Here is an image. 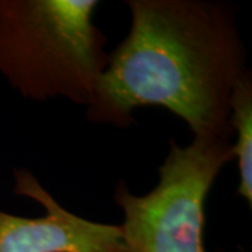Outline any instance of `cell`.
<instances>
[{
	"mask_svg": "<svg viewBox=\"0 0 252 252\" xmlns=\"http://www.w3.org/2000/svg\"><path fill=\"white\" fill-rule=\"evenodd\" d=\"M129 35L109 55L87 118L126 127L140 107L182 118L196 137L230 140V95L247 70L234 7L199 0H129Z\"/></svg>",
	"mask_w": 252,
	"mask_h": 252,
	"instance_id": "6da1fadb",
	"label": "cell"
},
{
	"mask_svg": "<svg viewBox=\"0 0 252 252\" xmlns=\"http://www.w3.org/2000/svg\"><path fill=\"white\" fill-rule=\"evenodd\" d=\"M95 0H0V73L26 98L90 107L108 64Z\"/></svg>",
	"mask_w": 252,
	"mask_h": 252,
	"instance_id": "7a4b0ae2",
	"label": "cell"
},
{
	"mask_svg": "<svg viewBox=\"0 0 252 252\" xmlns=\"http://www.w3.org/2000/svg\"><path fill=\"white\" fill-rule=\"evenodd\" d=\"M234 158L230 140L195 136L187 147L171 140L152 192L135 196L119 184L114 198L125 216L121 228L127 251L207 252L205 202L217 174Z\"/></svg>",
	"mask_w": 252,
	"mask_h": 252,
	"instance_id": "3957f363",
	"label": "cell"
},
{
	"mask_svg": "<svg viewBox=\"0 0 252 252\" xmlns=\"http://www.w3.org/2000/svg\"><path fill=\"white\" fill-rule=\"evenodd\" d=\"M14 180V193L36 200L45 215L31 219L0 210V252H129L121 225L67 212L27 170H16Z\"/></svg>",
	"mask_w": 252,
	"mask_h": 252,
	"instance_id": "277c9868",
	"label": "cell"
},
{
	"mask_svg": "<svg viewBox=\"0 0 252 252\" xmlns=\"http://www.w3.org/2000/svg\"><path fill=\"white\" fill-rule=\"evenodd\" d=\"M230 126L237 142L233 152L238 161L241 195L252 206V80L250 70L237 81L230 95Z\"/></svg>",
	"mask_w": 252,
	"mask_h": 252,
	"instance_id": "5b68a950",
	"label": "cell"
}]
</instances>
